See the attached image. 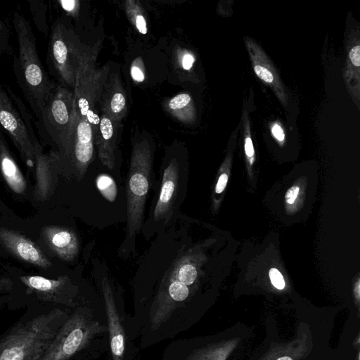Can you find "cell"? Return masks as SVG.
<instances>
[{"instance_id":"6da1fadb","label":"cell","mask_w":360,"mask_h":360,"mask_svg":"<svg viewBox=\"0 0 360 360\" xmlns=\"http://www.w3.org/2000/svg\"><path fill=\"white\" fill-rule=\"evenodd\" d=\"M109 351L104 307L86 302L72 309L39 360H96Z\"/></svg>"},{"instance_id":"7a4b0ae2","label":"cell","mask_w":360,"mask_h":360,"mask_svg":"<svg viewBox=\"0 0 360 360\" xmlns=\"http://www.w3.org/2000/svg\"><path fill=\"white\" fill-rule=\"evenodd\" d=\"M72 311L41 303L27 305L0 335V360H39Z\"/></svg>"},{"instance_id":"3957f363","label":"cell","mask_w":360,"mask_h":360,"mask_svg":"<svg viewBox=\"0 0 360 360\" xmlns=\"http://www.w3.org/2000/svg\"><path fill=\"white\" fill-rule=\"evenodd\" d=\"M12 22L18 44V55L13 57L14 75L38 120L57 84L49 77L40 60L30 22L18 11L13 13Z\"/></svg>"},{"instance_id":"277c9868","label":"cell","mask_w":360,"mask_h":360,"mask_svg":"<svg viewBox=\"0 0 360 360\" xmlns=\"http://www.w3.org/2000/svg\"><path fill=\"white\" fill-rule=\"evenodd\" d=\"M153 153L146 141L136 143L132 149L127 179L126 236L120 251L128 255L134 246L144 217L146 199L152 177Z\"/></svg>"},{"instance_id":"5b68a950","label":"cell","mask_w":360,"mask_h":360,"mask_svg":"<svg viewBox=\"0 0 360 360\" xmlns=\"http://www.w3.org/2000/svg\"><path fill=\"white\" fill-rule=\"evenodd\" d=\"M83 50L67 22L57 19L51 27L46 57L49 75L56 84L74 88Z\"/></svg>"},{"instance_id":"8992f818","label":"cell","mask_w":360,"mask_h":360,"mask_svg":"<svg viewBox=\"0 0 360 360\" xmlns=\"http://www.w3.org/2000/svg\"><path fill=\"white\" fill-rule=\"evenodd\" d=\"M32 118L20 98L8 86L0 84V129L9 136L28 164L40 147Z\"/></svg>"},{"instance_id":"52a82bcc","label":"cell","mask_w":360,"mask_h":360,"mask_svg":"<svg viewBox=\"0 0 360 360\" xmlns=\"http://www.w3.org/2000/svg\"><path fill=\"white\" fill-rule=\"evenodd\" d=\"M75 121L73 90L56 84L49 103L35 125L37 131L67 154Z\"/></svg>"},{"instance_id":"ba28073f","label":"cell","mask_w":360,"mask_h":360,"mask_svg":"<svg viewBox=\"0 0 360 360\" xmlns=\"http://www.w3.org/2000/svg\"><path fill=\"white\" fill-rule=\"evenodd\" d=\"M19 279L25 290L17 309L33 303L74 309L89 301L80 295L78 285L67 276L53 279L28 275L20 276Z\"/></svg>"},{"instance_id":"9c48e42d","label":"cell","mask_w":360,"mask_h":360,"mask_svg":"<svg viewBox=\"0 0 360 360\" xmlns=\"http://www.w3.org/2000/svg\"><path fill=\"white\" fill-rule=\"evenodd\" d=\"M108 332L110 360H133L137 348L129 331L128 316L117 305L109 280L103 276L100 283Z\"/></svg>"},{"instance_id":"30bf717a","label":"cell","mask_w":360,"mask_h":360,"mask_svg":"<svg viewBox=\"0 0 360 360\" xmlns=\"http://www.w3.org/2000/svg\"><path fill=\"white\" fill-rule=\"evenodd\" d=\"M182 177L178 161L171 160L162 172L160 191L152 212V222L164 224L169 222L181 194Z\"/></svg>"},{"instance_id":"8fae6325","label":"cell","mask_w":360,"mask_h":360,"mask_svg":"<svg viewBox=\"0 0 360 360\" xmlns=\"http://www.w3.org/2000/svg\"><path fill=\"white\" fill-rule=\"evenodd\" d=\"M94 142L91 126L87 121L75 115L73 131L65 158L70 159L79 179L83 178L93 161Z\"/></svg>"},{"instance_id":"7c38bea8","label":"cell","mask_w":360,"mask_h":360,"mask_svg":"<svg viewBox=\"0 0 360 360\" xmlns=\"http://www.w3.org/2000/svg\"><path fill=\"white\" fill-rule=\"evenodd\" d=\"M0 242L13 255L25 262L44 269L52 266L51 262L34 243L18 233L0 228Z\"/></svg>"},{"instance_id":"4fadbf2b","label":"cell","mask_w":360,"mask_h":360,"mask_svg":"<svg viewBox=\"0 0 360 360\" xmlns=\"http://www.w3.org/2000/svg\"><path fill=\"white\" fill-rule=\"evenodd\" d=\"M43 236L50 249L61 259L72 261L77 255L79 240L72 229L48 226L44 228Z\"/></svg>"},{"instance_id":"5bb4252c","label":"cell","mask_w":360,"mask_h":360,"mask_svg":"<svg viewBox=\"0 0 360 360\" xmlns=\"http://www.w3.org/2000/svg\"><path fill=\"white\" fill-rule=\"evenodd\" d=\"M94 139L101 163L108 169L112 170L115 166L117 134L113 120L107 114L102 115L98 132Z\"/></svg>"},{"instance_id":"9a60e30c","label":"cell","mask_w":360,"mask_h":360,"mask_svg":"<svg viewBox=\"0 0 360 360\" xmlns=\"http://www.w3.org/2000/svg\"><path fill=\"white\" fill-rule=\"evenodd\" d=\"M114 91L108 90L104 93V101L103 107L104 112L107 114L112 120H121L126 112L127 101L124 94L122 92L121 86L113 85Z\"/></svg>"},{"instance_id":"2e32d148","label":"cell","mask_w":360,"mask_h":360,"mask_svg":"<svg viewBox=\"0 0 360 360\" xmlns=\"http://www.w3.org/2000/svg\"><path fill=\"white\" fill-rule=\"evenodd\" d=\"M191 98L187 94H181L172 98L169 103V108L173 112L181 116V111L189 107Z\"/></svg>"},{"instance_id":"e0dca14e","label":"cell","mask_w":360,"mask_h":360,"mask_svg":"<svg viewBox=\"0 0 360 360\" xmlns=\"http://www.w3.org/2000/svg\"><path fill=\"white\" fill-rule=\"evenodd\" d=\"M269 277L271 283L276 288L281 290L285 287V281L282 274L276 268H272L269 271Z\"/></svg>"},{"instance_id":"ac0fdd59","label":"cell","mask_w":360,"mask_h":360,"mask_svg":"<svg viewBox=\"0 0 360 360\" xmlns=\"http://www.w3.org/2000/svg\"><path fill=\"white\" fill-rule=\"evenodd\" d=\"M256 75L263 81L271 83L274 80L272 73L266 68L261 65H255L254 68Z\"/></svg>"},{"instance_id":"d6986e66","label":"cell","mask_w":360,"mask_h":360,"mask_svg":"<svg viewBox=\"0 0 360 360\" xmlns=\"http://www.w3.org/2000/svg\"><path fill=\"white\" fill-rule=\"evenodd\" d=\"M13 53L12 46L9 44L8 36L0 32V55H11Z\"/></svg>"},{"instance_id":"ffe728a7","label":"cell","mask_w":360,"mask_h":360,"mask_svg":"<svg viewBox=\"0 0 360 360\" xmlns=\"http://www.w3.org/2000/svg\"><path fill=\"white\" fill-rule=\"evenodd\" d=\"M60 7L68 13H75L79 5L75 0H60L58 1Z\"/></svg>"},{"instance_id":"44dd1931","label":"cell","mask_w":360,"mask_h":360,"mask_svg":"<svg viewBox=\"0 0 360 360\" xmlns=\"http://www.w3.org/2000/svg\"><path fill=\"white\" fill-rule=\"evenodd\" d=\"M349 58L356 67L360 66V46H354L349 53Z\"/></svg>"},{"instance_id":"7402d4cb","label":"cell","mask_w":360,"mask_h":360,"mask_svg":"<svg viewBox=\"0 0 360 360\" xmlns=\"http://www.w3.org/2000/svg\"><path fill=\"white\" fill-rule=\"evenodd\" d=\"M300 191L298 186H292L288 189L285 194V200L288 204H292L297 198Z\"/></svg>"},{"instance_id":"603a6c76","label":"cell","mask_w":360,"mask_h":360,"mask_svg":"<svg viewBox=\"0 0 360 360\" xmlns=\"http://www.w3.org/2000/svg\"><path fill=\"white\" fill-rule=\"evenodd\" d=\"M135 23L136 27L140 33L143 34L147 33L146 21L142 15L139 14L136 16Z\"/></svg>"},{"instance_id":"cb8c5ba5","label":"cell","mask_w":360,"mask_h":360,"mask_svg":"<svg viewBox=\"0 0 360 360\" xmlns=\"http://www.w3.org/2000/svg\"><path fill=\"white\" fill-rule=\"evenodd\" d=\"M13 287V282L7 278L0 279V293L9 294Z\"/></svg>"},{"instance_id":"d4e9b609","label":"cell","mask_w":360,"mask_h":360,"mask_svg":"<svg viewBox=\"0 0 360 360\" xmlns=\"http://www.w3.org/2000/svg\"><path fill=\"white\" fill-rule=\"evenodd\" d=\"M228 181V176L224 173L220 175L218 179L217 183L215 187V192L218 194L221 193L225 188Z\"/></svg>"},{"instance_id":"484cf974","label":"cell","mask_w":360,"mask_h":360,"mask_svg":"<svg viewBox=\"0 0 360 360\" xmlns=\"http://www.w3.org/2000/svg\"><path fill=\"white\" fill-rule=\"evenodd\" d=\"M131 75L132 78L138 82H141L144 80V75L138 67H132L131 70Z\"/></svg>"},{"instance_id":"4316f807","label":"cell","mask_w":360,"mask_h":360,"mask_svg":"<svg viewBox=\"0 0 360 360\" xmlns=\"http://www.w3.org/2000/svg\"><path fill=\"white\" fill-rule=\"evenodd\" d=\"M193 62V57L189 53H186L182 59V66L185 70H188L192 68Z\"/></svg>"},{"instance_id":"83f0119b","label":"cell","mask_w":360,"mask_h":360,"mask_svg":"<svg viewBox=\"0 0 360 360\" xmlns=\"http://www.w3.org/2000/svg\"><path fill=\"white\" fill-rule=\"evenodd\" d=\"M271 131H272L273 135L274 136V137L276 139H277L280 141H283L284 137H285L284 133H283L282 128L279 125L274 124L272 127Z\"/></svg>"},{"instance_id":"f1b7e54d","label":"cell","mask_w":360,"mask_h":360,"mask_svg":"<svg viewBox=\"0 0 360 360\" xmlns=\"http://www.w3.org/2000/svg\"><path fill=\"white\" fill-rule=\"evenodd\" d=\"M245 153L248 157H252L254 154V148L252 140L250 137L245 139Z\"/></svg>"},{"instance_id":"f546056e","label":"cell","mask_w":360,"mask_h":360,"mask_svg":"<svg viewBox=\"0 0 360 360\" xmlns=\"http://www.w3.org/2000/svg\"><path fill=\"white\" fill-rule=\"evenodd\" d=\"M10 296L9 295H0V309L8 305Z\"/></svg>"},{"instance_id":"4dcf8cb0","label":"cell","mask_w":360,"mask_h":360,"mask_svg":"<svg viewBox=\"0 0 360 360\" xmlns=\"http://www.w3.org/2000/svg\"><path fill=\"white\" fill-rule=\"evenodd\" d=\"M0 32L2 34L8 36L9 31L6 25L3 22V21L0 19Z\"/></svg>"},{"instance_id":"1f68e13d","label":"cell","mask_w":360,"mask_h":360,"mask_svg":"<svg viewBox=\"0 0 360 360\" xmlns=\"http://www.w3.org/2000/svg\"><path fill=\"white\" fill-rule=\"evenodd\" d=\"M277 360H292V359L289 356H283V357L278 359Z\"/></svg>"},{"instance_id":"d6a6232c","label":"cell","mask_w":360,"mask_h":360,"mask_svg":"<svg viewBox=\"0 0 360 360\" xmlns=\"http://www.w3.org/2000/svg\"><path fill=\"white\" fill-rule=\"evenodd\" d=\"M103 360H108V359H103Z\"/></svg>"}]
</instances>
